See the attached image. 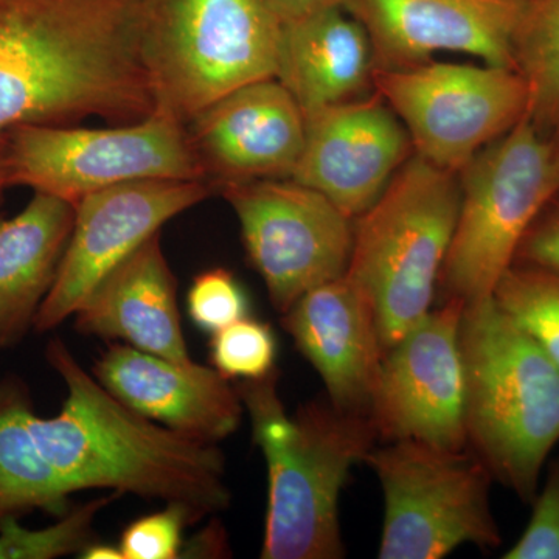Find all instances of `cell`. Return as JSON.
I'll use <instances>...</instances> for the list:
<instances>
[{"label":"cell","mask_w":559,"mask_h":559,"mask_svg":"<svg viewBox=\"0 0 559 559\" xmlns=\"http://www.w3.org/2000/svg\"><path fill=\"white\" fill-rule=\"evenodd\" d=\"M46 358L68 388L60 414L43 418L14 389H0V522L33 510L62 513L75 492L182 503L198 516L226 509L230 489L216 444L135 414L50 341Z\"/></svg>","instance_id":"1"},{"label":"cell","mask_w":559,"mask_h":559,"mask_svg":"<svg viewBox=\"0 0 559 559\" xmlns=\"http://www.w3.org/2000/svg\"><path fill=\"white\" fill-rule=\"evenodd\" d=\"M145 0H0V135L153 116Z\"/></svg>","instance_id":"2"},{"label":"cell","mask_w":559,"mask_h":559,"mask_svg":"<svg viewBox=\"0 0 559 559\" xmlns=\"http://www.w3.org/2000/svg\"><path fill=\"white\" fill-rule=\"evenodd\" d=\"M277 371L235 388L267 465L263 559L345 557L340 500L349 473L380 439L369 415L311 401L294 415L277 390Z\"/></svg>","instance_id":"3"},{"label":"cell","mask_w":559,"mask_h":559,"mask_svg":"<svg viewBox=\"0 0 559 559\" xmlns=\"http://www.w3.org/2000/svg\"><path fill=\"white\" fill-rule=\"evenodd\" d=\"M466 447L525 503L559 441V370L492 297L463 305Z\"/></svg>","instance_id":"4"},{"label":"cell","mask_w":559,"mask_h":559,"mask_svg":"<svg viewBox=\"0 0 559 559\" xmlns=\"http://www.w3.org/2000/svg\"><path fill=\"white\" fill-rule=\"evenodd\" d=\"M459 205L457 173L414 153L355 219L345 275L373 305L384 352L432 310Z\"/></svg>","instance_id":"5"},{"label":"cell","mask_w":559,"mask_h":559,"mask_svg":"<svg viewBox=\"0 0 559 559\" xmlns=\"http://www.w3.org/2000/svg\"><path fill=\"white\" fill-rule=\"evenodd\" d=\"M282 21L266 0H145L156 112L186 124L223 95L275 79Z\"/></svg>","instance_id":"6"},{"label":"cell","mask_w":559,"mask_h":559,"mask_svg":"<svg viewBox=\"0 0 559 559\" xmlns=\"http://www.w3.org/2000/svg\"><path fill=\"white\" fill-rule=\"evenodd\" d=\"M460 205L440 301L489 299L533 221L559 191L547 135L525 117L459 173Z\"/></svg>","instance_id":"7"},{"label":"cell","mask_w":559,"mask_h":559,"mask_svg":"<svg viewBox=\"0 0 559 559\" xmlns=\"http://www.w3.org/2000/svg\"><path fill=\"white\" fill-rule=\"evenodd\" d=\"M364 463L384 496L378 558L440 559L465 544L502 543L489 502L495 477L473 452L399 440L374 447Z\"/></svg>","instance_id":"8"},{"label":"cell","mask_w":559,"mask_h":559,"mask_svg":"<svg viewBox=\"0 0 559 559\" xmlns=\"http://www.w3.org/2000/svg\"><path fill=\"white\" fill-rule=\"evenodd\" d=\"M9 186L31 187L75 205L134 180H202L186 124L154 112L110 128L25 124L7 132Z\"/></svg>","instance_id":"9"},{"label":"cell","mask_w":559,"mask_h":559,"mask_svg":"<svg viewBox=\"0 0 559 559\" xmlns=\"http://www.w3.org/2000/svg\"><path fill=\"white\" fill-rule=\"evenodd\" d=\"M373 91L409 132L414 153L457 175L530 112L525 80L498 66L432 60L414 69L373 70Z\"/></svg>","instance_id":"10"},{"label":"cell","mask_w":559,"mask_h":559,"mask_svg":"<svg viewBox=\"0 0 559 559\" xmlns=\"http://www.w3.org/2000/svg\"><path fill=\"white\" fill-rule=\"evenodd\" d=\"M219 193L237 213L250 263L282 314L347 272L355 219L319 191L289 178L230 183Z\"/></svg>","instance_id":"11"},{"label":"cell","mask_w":559,"mask_h":559,"mask_svg":"<svg viewBox=\"0 0 559 559\" xmlns=\"http://www.w3.org/2000/svg\"><path fill=\"white\" fill-rule=\"evenodd\" d=\"M212 193L202 180L151 179L120 183L76 202L68 248L33 326L44 333L75 316L103 280L165 223Z\"/></svg>","instance_id":"12"},{"label":"cell","mask_w":559,"mask_h":559,"mask_svg":"<svg viewBox=\"0 0 559 559\" xmlns=\"http://www.w3.org/2000/svg\"><path fill=\"white\" fill-rule=\"evenodd\" d=\"M463 301H441L384 353L370 406L378 437L444 450L466 448Z\"/></svg>","instance_id":"13"},{"label":"cell","mask_w":559,"mask_h":559,"mask_svg":"<svg viewBox=\"0 0 559 559\" xmlns=\"http://www.w3.org/2000/svg\"><path fill=\"white\" fill-rule=\"evenodd\" d=\"M527 0H342L362 25L373 70H406L437 51L473 55L513 68V38Z\"/></svg>","instance_id":"14"},{"label":"cell","mask_w":559,"mask_h":559,"mask_svg":"<svg viewBox=\"0 0 559 559\" xmlns=\"http://www.w3.org/2000/svg\"><path fill=\"white\" fill-rule=\"evenodd\" d=\"M412 154L409 132L374 92L305 116L304 150L290 179L319 191L356 219Z\"/></svg>","instance_id":"15"},{"label":"cell","mask_w":559,"mask_h":559,"mask_svg":"<svg viewBox=\"0 0 559 559\" xmlns=\"http://www.w3.org/2000/svg\"><path fill=\"white\" fill-rule=\"evenodd\" d=\"M205 182L289 179L305 143V114L277 79L223 95L186 123Z\"/></svg>","instance_id":"16"},{"label":"cell","mask_w":559,"mask_h":559,"mask_svg":"<svg viewBox=\"0 0 559 559\" xmlns=\"http://www.w3.org/2000/svg\"><path fill=\"white\" fill-rule=\"evenodd\" d=\"M92 374L135 414L191 440L216 444L240 428V393L213 367L175 362L117 342Z\"/></svg>","instance_id":"17"},{"label":"cell","mask_w":559,"mask_h":559,"mask_svg":"<svg viewBox=\"0 0 559 559\" xmlns=\"http://www.w3.org/2000/svg\"><path fill=\"white\" fill-rule=\"evenodd\" d=\"M282 325L325 385L337 409L369 415L384 348L369 297L347 277L308 290Z\"/></svg>","instance_id":"18"},{"label":"cell","mask_w":559,"mask_h":559,"mask_svg":"<svg viewBox=\"0 0 559 559\" xmlns=\"http://www.w3.org/2000/svg\"><path fill=\"white\" fill-rule=\"evenodd\" d=\"M76 330L151 355L193 362L176 297V278L159 234L119 264L76 311Z\"/></svg>","instance_id":"19"},{"label":"cell","mask_w":559,"mask_h":559,"mask_svg":"<svg viewBox=\"0 0 559 559\" xmlns=\"http://www.w3.org/2000/svg\"><path fill=\"white\" fill-rule=\"evenodd\" d=\"M275 79L305 116L366 97L373 90L369 35L342 7L285 22Z\"/></svg>","instance_id":"20"},{"label":"cell","mask_w":559,"mask_h":559,"mask_svg":"<svg viewBox=\"0 0 559 559\" xmlns=\"http://www.w3.org/2000/svg\"><path fill=\"white\" fill-rule=\"evenodd\" d=\"M75 223V205L35 191L13 218L0 216V345L35 323L57 277Z\"/></svg>","instance_id":"21"},{"label":"cell","mask_w":559,"mask_h":559,"mask_svg":"<svg viewBox=\"0 0 559 559\" xmlns=\"http://www.w3.org/2000/svg\"><path fill=\"white\" fill-rule=\"evenodd\" d=\"M513 68L527 83L530 120L549 134L559 120V0H527L514 32Z\"/></svg>","instance_id":"22"},{"label":"cell","mask_w":559,"mask_h":559,"mask_svg":"<svg viewBox=\"0 0 559 559\" xmlns=\"http://www.w3.org/2000/svg\"><path fill=\"white\" fill-rule=\"evenodd\" d=\"M492 299L538 344L559 370V274L514 263Z\"/></svg>","instance_id":"23"},{"label":"cell","mask_w":559,"mask_h":559,"mask_svg":"<svg viewBox=\"0 0 559 559\" xmlns=\"http://www.w3.org/2000/svg\"><path fill=\"white\" fill-rule=\"evenodd\" d=\"M112 496L91 500L50 527H22L17 518L0 522V559H53L80 554L91 543L95 518Z\"/></svg>","instance_id":"24"},{"label":"cell","mask_w":559,"mask_h":559,"mask_svg":"<svg viewBox=\"0 0 559 559\" xmlns=\"http://www.w3.org/2000/svg\"><path fill=\"white\" fill-rule=\"evenodd\" d=\"M277 337L267 323L242 318L212 334L210 360L226 380L255 381L275 370Z\"/></svg>","instance_id":"25"},{"label":"cell","mask_w":559,"mask_h":559,"mask_svg":"<svg viewBox=\"0 0 559 559\" xmlns=\"http://www.w3.org/2000/svg\"><path fill=\"white\" fill-rule=\"evenodd\" d=\"M201 518L182 503L140 518L124 528L120 550L123 559H176L182 554L183 528Z\"/></svg>","instance_id":"26"},{"label":"cell","mask_w":559,"mask_h":559,"mask_svg":"<svg viewBox=\"0 0 559 559\" xmlns=\"http://www.w3.org/2000/svg\"><path fill=\"white\" fill-rule=\"evenodd\" d=\"M187 307L194 325L212 334L248 318L249 312L245 290L234 274L224 267H215L194 277Z\"/></svg>","instance_id":"27"},{"label":"cell","mask_w":559,"mask_h":559,"mask_svg":"<svg viewBox=\"0 0 559 559\" xmlns=\"http://www.w3.org/2000/svg\"><path fill=\"white\" fill-rule=\"evenodd\" d=\"M532 506L527 527L503 559H559V457L547 468Z\"/></svg>","instance_id":"28"},{"label":"cell","mask_w":559,"mask_h":559,"mask_svg":"<svg viewBox=\"0 0 559 559\" xmlns=\"http://www.w3.org/2000/svg\"><path fill=\"white\" fill-rule=\"evenodd\" d=\"M514 263L559 274V191L533 221L521 241Z\"/></svg>","instance_id":"29"},{"label":"cell","mask_w":559,"mask_h":559,"mask_svg":"<svg viewBox=\"0 0 559 559\" xmlns=\"http://www.w3.org/2000/svg\"><path fill=\"white\" fill-rule=\"evenodd\" d=\"M282 24L311 16L319 11L342 7V0H266Z\"/></svg>","instance_id":"30"},{"label":"cell","mask_w":559,"mask_h":559,"mask_svg":"<svg viewBox=\"0 0 559 559\" xmlns=\"http://www.w3.org/2000/svg\"><path fill=\"white\" fill-rule=\"evenodd\" d=\"M183 557L189 554H194L193 557H229V547H227V539L224 536L223 527L219 525H212L204 532L200 533L197 538H193L189 543L187 549H182Z\"/></svg>","instance_id":"31"},{"label":"cell","mask_w":559,"mask_h":559,"mask_svg":"<svg viewBox=\"0 0 559 559\" xmlns=\"http://www.w3.org/2000/svg\"><path fill=\"white\" fill-rule=\"evenodd\" d=\"M81 558L86 559H123L120 547L106 546V544H87L80 551Z\"/></svg>","instance_id":"32"},{"label":"cell","mask_w":559,"mask_h":559,"mask_svg":"<svg viewBox=\"0 0 559 559\" xmlns=\"http://www.w3.org/2000/svg\"><path fill=\"white\" fill-rule=\"evenodd\" d=\"M9 186V171H7V134L0 135V191Z\"/></svg>","instance_id":"33"},{"label":"cell","mask_w":559,"mask_h":559,"mask_svg":"<svg viewBox=\"0 0 559 559\" xmlns=\"http://www.w3.org/2000/svg\"><path fill=\"white\" fill-rule=\"evenodd\" d=\"M547 140H549L551 160H554L555 170H557L559 176V120L551 128L549 134H547Z\"/></svg>","instance_id":"34"}]
</instances>
